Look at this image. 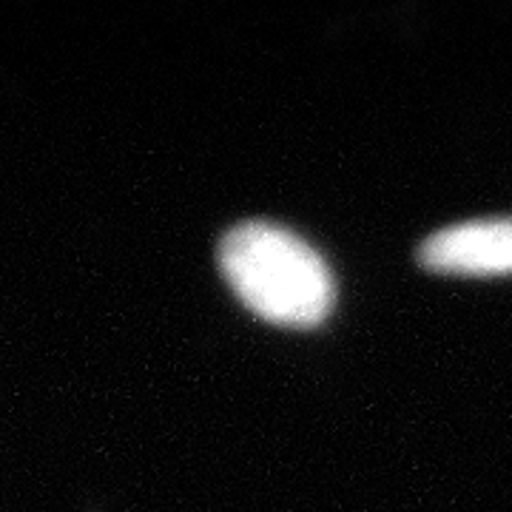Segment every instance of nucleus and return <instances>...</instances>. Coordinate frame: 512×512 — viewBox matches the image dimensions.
<instances>
[{"label":"nucleus","mask_w":512,"mask_h":512,"mask_svg":"<svg viewBox=\"0 0 512 512\" xmlns=\"http://www.w3.org/2000/svg\"><path fill=\"white\" fill-rule=\"evenodd\" d=\"M220 265L239 299L268 322L313 328L333 311L336 285L325 256L291 228L239 222L222 237Z\"/></svg>","instance_id":"f257e3e1"},{"label":"nucleus","mask_w":512,"mask_h":512,"mask_svg":"<svg viewBox=\"0 0 512 512\" xmlns=\"http://www.w3.org/2000/svg\"><path fill=\"white\" fill-rule=\"evenodd\" d=\"M419 262L444 274H512V217L447 225L421 242Z\"/></svg>","instance_id":"f03ea898"}]
</instances>
